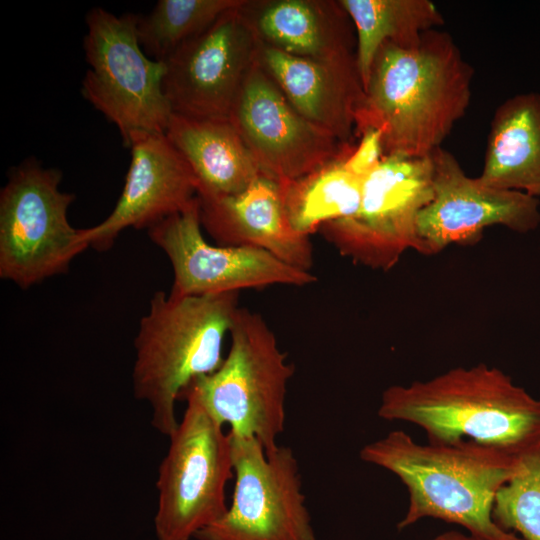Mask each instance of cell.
<instances>
[{"label":"cell","instance_id":"cell-1","mask_svg":"<svg viewBox=\"0 0 540 540\" xmlns=\"http://www.w3.org/2000/svg\"><path fill=\"white\" fill-rule=\"evenodd\" d=\"M474 71L447 32H425L418 44L379 48L364 87L356 133L382 131L384 153L428 157L470 105Z\"/></svg>","mask_w":540,"mask_h":540},{"label":"cell","instance_id":"cell-2","mask_svg":"<svg viewBox=\"0 0 540 540\" xmlns=\"http://www.w3.org/2000/svg\"><path fill=\"white\" fill-rule=\"evenodd\" d=\"M378 416L421 427L431 444L470 442L515 455L540 441V399L485 364L392 385Z\"/></svg>","mask_w":540,"mask_h":540},{"label":"cell","instance_id":"cell-3","mask_svg":"<svg viewBox=\"0 0 540 540\" xmlns=\"http://www.w3.org/2000/svg\"><path fill=\"white\" fill-rule=\"evenodd\" d=\"M515 455L470 442L422 445L402 430L366 444L359 453L405 485L409 505L398 530L431 517L460 525L481 540H523L492 519L496 492L510 477Z\"/></svg>","mask_w":540,"mask_h":540},{"label":"cell","instance_id":"cell-4","mask_svg":"<svg viewBox=\"0 0 540 540\" xmlns=\"http://www.w3.org/2000/svg\"><path fill=\"white\" fill-rule=\"evenodd\" d=\"M239 292L172 296L156 291L134 339L132 371L136 399L151 407V424L170 436L178 426L176 401L197 377L223 362V343Z\"/></svg>","mask_w":540,"mask_h":540},{"label":"cell","instance_id":"cell-5","mask_svg":"<svg viewBox=\"0 0 540 540\" xmlns=\"http://www.w3.org/2000/svg\"><path fill=\"white\" fill-rule=\"evenodd\" d=\"M229 334L230 350L221 365L184 391L192 392L218 423L228 424L230 433L254 437L271 451L284 432L294 366L258 313L239 307Z\"/></svg>","mask_w":540,"mask_h":540},{"label":"cell","instance_id":"cell-6","mask_svg":"<svg viewBox=\"0 0 540 540\" xmlns=\"http://www.w3.org/2000/svg\"><path fill=\"white\" fill-rule=\"evenodd\" d=\"M138 14L116 16L101 7L86 14L83 49L89 65L83 97L120 133L128 148L141 133H165L173 114L164 93L166 65L148 57L137 32Z\"/></svg>","mask_w":540,"mask_h":540},{"label":"cell","instance_id":"cell-7","mask_svg":"<svg viewBox=\"0 0 540 540\" xmlns=\"http://www.w3.org/2000/svg\"><path fill=\"white\" fill-rule=\"evenodd\" d=\"M62 173L27 159L0 192V278L28 289L66 273L89 246L68 220L75 200L60 190Z\"/></svg>","mask_w":540,"mask_h":540},{"label":"cell","instance_id":"cell-8","mask_svg":"<svg viewBox=\"0 0 540 540\" xmlns=\"http://www.w3.org/2000/svg\"><path fill=\"white\" fill-rule=\"evenodd\" d=\"M157 479V540H190L227 511L225 488L234 477L229 432L190 391Z\"/></svg>","mask_w":540,"mask_h":540},{"label":"cell","instance_id":"cell-9","mask_svg":"<svg viewBox=\"0 0 540 540\" xmlns=\"http://www.w3.org/2000/svg\"><path fill=\"white\" fill-rule=\"evenodd\" d=\"M433 194L431 155H386L363 178L356 213L331 221L319 231L341 255L387 271L405 251L420 253L417 220Z\"/></svg>","mask_w":540,"mask_h":540},{"label":"cell","instance_id":"cell-10","mask_svg":"<svg viewBox=\"0 0 540 540\" xmlns=\"http://www.w3.org/2000/svg\"><path fill=\"white\" fill-rule=\"evenodd\" d=\"M234 489L226 513L198 540H316L291 448L266 452L254 437L229 432Z\"/></svg>","mask_w":540,"mask_h":540},{"label":"cell","instance_id":"cell-11","mask_svg":"<svg viewBox=\"0 0 540 540\" xmlns=\"http://www.w3.org/2000/svg\"><path fill=\"white\" fill-rule=\"evenodd\" d=\"M229 120L261 174L279 183L345 159L355 148L305 119L258 57L241 86Z\"/></svg>","mask_w":540,"mask_h":540},{"label":"cell","instance_id":"cell-12","mask_svg":"<svg viewBox=\"0 0 540 540\" xmlns=\"http://www.w3.org/2000/svg\"><path fill=\"white\" fill-rule=\"evenodd\" d=\"M202 229L197 196L185 210L147 230L172 266V296L231 293L274 285L302 287L317 281L311 271L289 265L265 250L212 245Z\"/></svg>","mask_w":540,"mask_h":540},{"label":"cell","instance_id":"cell-13","mask_svg":"<svg viewBox=\"0 0 540 540\" xmlns=\"http://www.w3.org/2000/svg\"><path fill=\"white\" fill-rule=\"evenodd\" d=\"M244 5L222 14L164 61L163 89L173 113L229 119L260 43Z\"/></svg>","mask_w":540,"mask_h":540},{"label":"cell","instance_id":"cell-14","mask_svg":"<svg viewBox=\"0 0 540 540\" xmlns=\"http://www.w3.org/2000/svg\"><path fill=\"white\" fill-rule=\"evenodd\" d=\"M433 199L417 220L420 253L433 255L451 244H473L494 225L528 233L540 224V200L526 193L488 186L471 178L442 147L431 154Z\"/></svg>","mask_w":540,"mask_h":540},{"label":"cell","instance_id":"cell-15","mask_svg":"<svg viewBox=\"0 0 540 540\" xmlns=\"http://www.w3.org/2000/svg\"><path fill=\"white\" fill-rule=\"evenodd\" d=\"M122 193L109 216L80 229L82 240L97 251L110 249L128 228L149 229L182 212L198 196L196 178L165 133L135 135Z\"/></svg>","mask_w":540,"mask_h":540},{"label":"cell","instance_id":"cell-16","mask_svg":"<svg viewBox=\"0 0 540 540\" xmlns=\"http://www.w3.org/2000/svg\"><path fill=\"white\" fill-rule=\"evenodd\" d=\"M258 59L290 104L309 122L353 144L364 99L357 57L315 60L285 53L260 41Z\"/></svg>","mask_w":540,"mask_h":540},{"label":"cell","instance_id":"cell-17","mask_svg":"<svg viewBox=\"0 0 540 540\" xmlns=\"http://www.w3.org/2000/svg\"><path fill=\"white\" fill-rule=\"evenodd\" d=\"M198 198L202 228L218 245L259 248L289 265L311 271L310 237L291 226L279 182L260 175L237 194Z\"/></svg>","mask_w":540,"mask_h":540},{"label":"cell","instance_id":"cell-18","mask_svg":"<svg viewBox=\"0 0 540 540\" xmlns=\"http://www.w3.org/2000/svg\"><path fill=\"white\" fill-rule=\"evenodd\" d=\"M243 9L259 40L285 53L337 60L356 56V36L339 1L275 0Z\"/></svg>","mask_w":540,"mask_h":540},{"label":"cell","instance_id":"cell-19","mask_svg":"<svg viewBox=\"0 0 540 540\" xmlns=\"http://www.w3.org/2000/svg\"><path fill=\"white\" fill-rule=\"evenodd\" d=\"M165 134L191 168L198 196L237 194L262 175L229 119L173 113Z\"/></svg>","mask_w":540,"mask_h":540},{"label":"cell","instance_id":"cell-20","mask_svg":"<svg viewBox=\"0 0 540 540\" xmlns=\"http://www.w3.org/2000/svg\"><path fill=\"white\" fill-rule=\"evenodd\" d=\"M478 178L494 188L540 197V93H519L497 107Z\"/></svg>","mask_w":540,"mask_h":540},{"label":"cell","instance_id":"cell-21","mask_svg":"<svg viewBox=\"0 0 540 540\" xmlns=\"http://www.w3.org/2000/svg\"><path fill=\"white\" fill-rule=\"evenodd\" d=\"M356 36V57L365 87L373 60L385 42L400 47L419 43L422 35L438 29L444 18L429 0H341Z\"/></svg>","mask_w":540,"mask_h":540},{"label":"cell","instance_id":"cell-22","mask_svg":"<svg viewBox=\"0 0 540 540\" xmlns=\"http://www.w3.org/2000/svg\"><path fill=\"white\" fill-rule=\"evenodd\" d=\"M345 159L280 183L286 214L298 233L310 237L323 225L352 216L358 210L363 178L345 167Z\"/></svg>","mask_w":540,"mask_h":540},{"label":"cell","instance_id":"cell-23","mask_svg":"<svg viewBox=\"0 0 540 540\" xmlns=\"http://www.w3.org/2000/svg\"><path fill=\"white\" fill-rule=\"evenodd\" d=\"M245 3L244 0H159L148 15L138 17L139 43L148 57L164 62L222 14Z\"/></svg>","mask_w":540,"mask_h":540},{"label":"cell","instance_id":"cell-24","mask_svg":"<svg viewBox=\"0 0 540 540\" xmlns=\"http://www.w3.org/2000/svg\"><path fill=\"white\" fill-rule=\"evenodd\" d=\"M492 519L523 540H540V441L514 456L513 471L496 492Z\"/></svg>","mask_w":540,"mask_h":540},{"label":"cell","instance_id":"cell-25","mask_svg":"<svg viewBox=\"0 0 540 540\" xmlns=\"http://www.w3.org/2000/svg\"><path fill=\"white\" fill-rule=\"evenodd\" d=\"M359 143L345 159V167L354 175L364 178L385 156L382 131L375 127H366L358 131Z\"/></svg>","mask_w":540,"mask_h":540},{"label":"cell","instance_id":"cell-26","mask_svg":"<svg viewBox=\"0 0 540 540\" xmlns=\"http://www.w3.org/2000/svg\"><path fill=\"white\" fill-rule=\"evenodd\" d=\"M433 540H481L470 534L450 530L437 535Z\"/></svg>","mask_w":540,"mask_h":540}]
</instances>
